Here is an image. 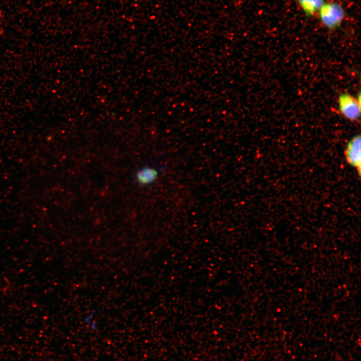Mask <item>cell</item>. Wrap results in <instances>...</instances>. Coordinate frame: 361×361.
Instances as JSON below:
<instances>
[{
	"instance_id": "6da1fadb",
	"label": "cell",
	"mask_w": 361,
	"mask_h": 361,
	"mask_svg": "<svg viewBox=\"0 0 361 361\" xmlns=\"http://www.w3.org/2000/svg\"><path fill=\"white\" fill-rule=\"evenodd\" d=\"M318 12L321 23L329 29L338 27L345 16L343 8L336 3H325Z\"/></svg>"
},
{
	"instance_id": "7a4b0ae2",
	"label": "cell",
	"mask_w": 361,
	"mask_h": 361,
	"mask_svg": "<svg viewBox=\"0 0 361 361\" xmlns=\"http://www.w3.org/2000/svg\"><path fill=\"white\" fill-rule=\"evenodd\" d=\"M338 108L340 113L347 119L358 120L360 115V96L358 99L348 93L340 94L338 98Z\"/></svg>"
},
{
	"instance_id": "3957f363",
	"label": "cell",
	"mask_w": 361,
	"mask_h": 361,
	"mask_svg": "<svg viewBox=\"0 0 361 361\" xmlns=\"http://www.w3.org/2000/svg\"><path fill=\"white\" fill-rule=\"evenodd\" d=\"M360 136L356 135L348 142L344 151L348 163L356 168L360 174L361 167Z\"/></svg>"
},
{
	"instance_id": "277c9868",
	"label": "cell",
	"mask_w": 361,
	"mask_h": 361,
	"mask_svg": "<svg viewBox=\"0 0 361 361\" xmlns=\"http://www.w3.org/2000/svg\"><path fill=\"white\" fill-rule=\"evenodd\" d=\"M159 175L158 169L153 166L144 165L134 173V179L137 185L146 187L154 183Z\"/></svg>"
},
{
	"instance_id": "5b68a950",
	"label": "cell",
	"mask_w": 361,
	"mask_h": 361,
	"mask_svg": "<svg viewBox=\"0 0 361 361\" xmlns=\"http://www.w3.org/2000/svg\"><path fill=\"white\" fill-rule=\"evenodd\" d=\"M302 10L308 16L318 12L325 4L324 0H297Z\"/></svg>"
}]
</instances>
